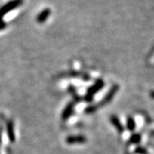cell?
I'll use <instances>...</instances> for the list:
<instances>
[{
	"label": "cell",
	"mask_w": 154,
	"mask_h": 154,
	"mask_svg": "<svg viewBox=\"0 0 154 154\" xmlns=\"http://www.w3.org/2000/svg\"><path fill=\"white\" fill-rule=\"evenodd\" d=\"M23 4V0H11L6 5L0 8V21H3V17L11 11L17 9Z\"/></svg>",
	"instance_id": "6da1fadb"
},
{
	"label": "cell",
	"mask_w": 154,
	"mask_h": 154,
	"mask_svg": "<svg viewBox=\"0 0 154 154\" xmlns=\"http://www.w3.org/2000/svg\"><path fill=\"white\" fill-rule=\"evenodd\" d=\"M103 86H104L103 81H101V80L98 81L92 88L88 90V96H89V98H92V96H94V94H96L99 90H100L101 88H103Z\"/></svg>",
	"instance_id": "7a4b0ae2"
},
{
	"label": "cell",
	"mask_w": 154,
	"mask_h": 154,
	"mask_svg": "<svg viewBox=\"0 0 154 154\" xmlns=\"http://www.w3.org/2000/svg\"><path fill=\"white\" fill-rule=\"evenodd\" d=\"M51 15V10L46 8V9H44L43 11H41L38 16H37V22H39V23H42V22H45L47 20V18L49 17V16Z\"/></svg>",
	"instance_id": "3957f363"
},
{
	"label": "cell",
	"mask_w": 154,
	"mask_h": 154,
	"mask_svg": "<svg viewBox=\"0 0 154 154\" xmlns=\"http://www.w3.org/2000/svg\"><path fill=\"white\" fill-rule=\"evenodd\" d=\"M110 120H111L112 124L116 128V129H117L119 132H122V131H123V127H122V123L120 122V120H119L116 116H111Z\"/></svg>",
	"instance_id": "277c9868"
},
{
	"label": "cell",
	"mask_w": 154,
	"mask_h": 154,
	"mask_svg": "<svg viewBox=\"0 0 154 154\" xmlns=\"http://www.w3.org/2000/svg\"><path fill=\"white\" fill-rule=\"evenodd\" d=\"M127 128L129 131H134L135 128V122L132 117H128L127 121Z\"/></svg>",
	"instance_id": "5b68a950"
},
{
	"label": "cell",
	"mask_w": 154,
	"mask_h": 154,
	"mask_svg": "<svg viewBox=\"0 0 154 154\" xmlns=\"http://www.w3.org/2000/svg\"><path fill=\"white\" fill-rule=\"evenodd\" d=\"M140 139H141V137H140V134H134L130 140H131L132 143H138V142L140 141Z\"/></svg>",
	"instance_id": "8992f818"
},
{
	"label": "cell",
	"mask_w": 154,
	"mask_h": 154,
	"mask_svg": "<svg viewBox=\"0 0 154 154\" xmlns=\"http://www.w3.org/2000/svg\"><path fill=\"white\" fill-rule=\"evenodd\" d=\"M5 27H6L5 22H3V21H0V30H1V29H4Z\"/></svg>",
	"instance_id": "52a82bcc"
},
{
	"label": "cell",
	"mask_w": 154,
	"mask_h": 154,
	"mask_svg": "<svg viewBox=\"0 0 154 154\" xmlns=\"http://www.w3.org/2000/svg\"><path fill=\"white\" fill-rule=\"evenodd\" d=\"M151 95H152V98H154V92H152V93L151 94Z\"/></svg>",
	"instance_id": "ba28073f"
}]
</instances>
